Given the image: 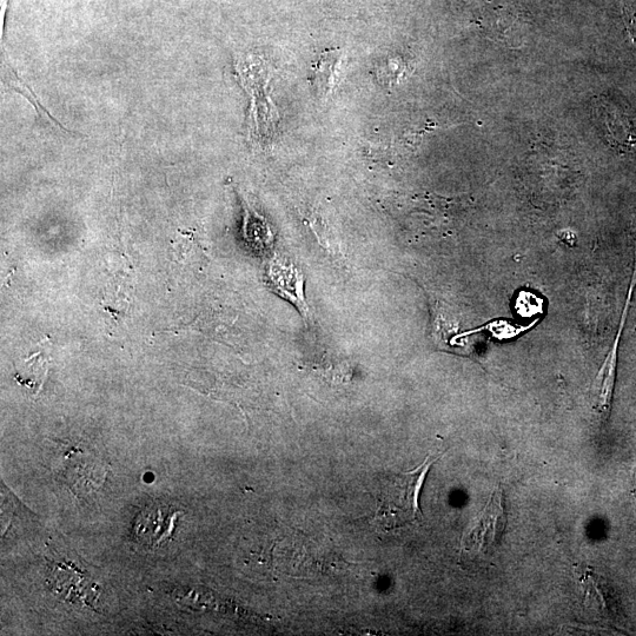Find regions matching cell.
Masks as SVG:
<instances>
[{
  "label": "cell",
  "instance_id": "cell-5",
  "mask_svg": "<svg viewBox=\"0 0 636 636\" xmlns=\"http://www.w3.org/2000/svg\"><path fill=\"white\" fill-rule=\"evenodd\" d=\"M342 53L328 51L318 59L314 69V86L320 99H326L334 91L340 71Z\"/></svg>",
  "mask_w": 636,
  "mask_h": 636
},
{
  "label": "cell",
  "instance_id": "cell-3",
  "mask_svg": "<svg viewBox=\"0 0 636 636\" xmlns=\"http://www.w3.org/2000/svg\"><path fill=\"white\" fill-rule=\"evenodd\" d=\"M178 515L172 508L163 505L145 508L135 521L136 540L149 548L167 543L174 536Z\"/></svg>",
  "mask_w": 636,
  "mask_h": 636
},
{
  "label": "cell",
  "instance_id": "cell-2",
  "mask_svg": "<svg viewBox=\"0 0 636 636\" xmlns=\"http://www.w3.org/2000/svg\"><path fill=\"white\" fill-rule=\"evenodd\" d=\"M506 526L505 496H503V490L499 486L494 490L485 509L470 525L465 538H463V546L469 551L490 554L499 547Z\"/></svg>",
  "mask_w": 636,
  "mask_h": 636
},
{
  "label": "cell",
  "instance_id": "cell-1",
  "mask_svg": "<svg viewBox=\"0 0 636 636\" xmlns=\"http://www.w3.org/2000/svg\"><path fill=\"white\" fill-rule=\"evenodd\" d=\"M427 457L416 469L383 477L377 493L376 523L384 530L412 525L422 518L420 496L430 468L440 460Z\"/></svg>",
  "mask_w": 636,
  "mask_h": 636
},
{
  "label": "cell",
  "instance_id": "cell-8",
  "mask_svg": "<svg viewBox=\"0 0 636 636\" xmlns=\"http://www.w3.org/2000/svg\"><path fill=\"white\" fill-rule=\"evenodd\" d=\"M624 21L628 36L636 48V12L624 8Z\"/></svg>",
  "mask_w": 636,
  "mask_h": 636
},
{
  "label": "cell",
  "instance_id": "cell-7",
  "mask_svg": "<svg viewBox=\"0 0 636 636\" xmlns=\"http://www.w3.org/2000/svg\"><path fill=\"white\" fill-rule=\"evenodd\" d=\"M519 313L523 316L534 315L541 308V301L532 294L522 293L519 297Z\"/></svg>",
  "mask_w": 636,
  "mask_h": 636
},
{
  "label": "cell",
  "instance_id": "cell-4",
  "mask_svg": "<svg viewBox=\"0 0 636 636\" xmlns=\"http://www.w3.org/2000/svg\"><path fill=\"white\" fill-rule=\"evenodd\" d=\"M269 276L283 297L288 298V301L293 302L298 308H306L302 293V277L293 264L276 263L271 267Z\"/></svg>",
  "mask_w": 636,
  "mask_h": 636
},
{
  "label": "cell",
  "instance_id": "cell-6",
  "mask_svg": "<svg viewBox=\"0 0 636 636\" xmlns=\"http://www.w3.org/2000/svg\"><path fill=\"white\" fill-rule=\"evenodd\" d=\"M48 367L44 350L38 351L23 360L22 366L18 368L16 380L38 394L43 388Z\"/></svg>",
  "mask_w": 636,
  "mask_h": 636
}]
</instances>
